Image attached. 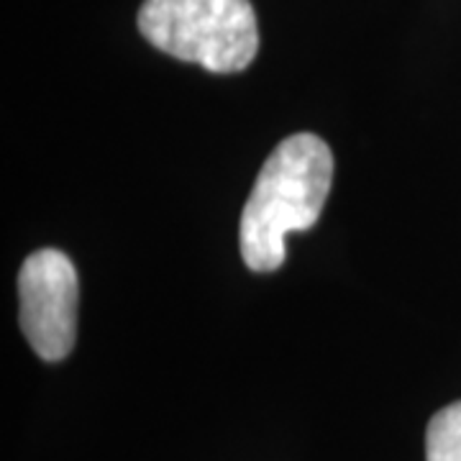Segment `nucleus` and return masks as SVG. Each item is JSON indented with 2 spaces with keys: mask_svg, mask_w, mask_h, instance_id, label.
Instances as JSON below:
<instances>
[{
  "mask_svg": "<svg viewBox=\"0 0 461 461\" xmlns=\"http://www.w3.org/2000/svg\"><path fill=\"white\" fill-rule=\"evenodd\" d=\"M333 182V154L315 133H295L277 144L251 187L239 244L254 272H275L285 262V236L308 230L321 218Z\"/></svg>",
  "mask_w": 461,
  "mask_h": 461,
  "instance_id": "obj_1",
  "label": "nucleus"
},
{
  "mask_svg": "<svg viewBox=\"0 0 461 461\" xmlns=\"http://www.w3.org/2000/svg\"><path fill=\"white\" fill-rule=\"evenodd\" d=\"M139 32L175 59L230 75L259 51V26L249 0H144Z\"/></svg>",
  "mask_w": 461,
  "mask_h": 461,
  "instance_id": "obj_2",
  "label": "nucleus"
},
{
  "mask_svg": "<svg viewBox=\"0 0 461 461\" xmlns=\"http://www.w3.org/2000/svg\"><path fill=\"white\" fill-rule=\"evenodd\" d=\"M18 321L32 348L59 362L77 336V272L57 249L33 251L18 272Z\"/></svg>",
  "mask_w": 461,
  "mask_h": 461,
  "instance_id": "obj_3",
  "label": "nucleus"
},
{
  "mask_svg": "<svg viewBox=\"0 0 461 461\" xmlns=\"http://www.w3.org/2000/svg\"><path fill=\"white\" fill-rule=\"evenodd\" d=\"M426 461H461V402L430 418L426 430Z\"/></svg>",
  "mask_w": 461,
  "mask_h": 461,
  "instance_id": "obj_4",
  "label": "nucleus"
}]
</instances>
